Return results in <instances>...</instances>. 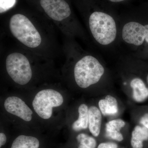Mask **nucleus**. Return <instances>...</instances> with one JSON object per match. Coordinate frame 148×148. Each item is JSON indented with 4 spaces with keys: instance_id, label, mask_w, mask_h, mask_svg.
I'll use <instances>...</instances> for the list:
<instances>
[{
    "instance_id": "19",
    "label": "nucleus",
    "mask_w": 148,
    "mask_h": 148,
    "mask_svg": "<svg viewBox=\"0 0 148 148\" xmlns=\"http://www.w3.org/2000/svg\"><path fill=\"white\" fill-rule=\"evenodd\" d=\"M110 1L111 2L113 3H119L123 1H125V0H108Z\"/></svg>"
},
{
    "instance_id": "1",
    "label": "nucleus",
    "mask_w": 148,
    "mask_h": 148,
    "mask_svg": "<svg viewBox=\"0 0 148 148\" xmlns=\"http://www.w3.org/2000/svg\"><path fill=\"white\" fill-rule=\"evenodd\" d=\"M12 34L22 45L32 49L38 48L42 43L40 33L27 16L16 14L12 16L9 23Z\"/></svg>"
},
{
    "instance_id": "18",
    "label": "nucleus",
    "mask_w": 148,
    "mask_h": 148,
    "mask_svg": "<svg viewBox=\"0 0 148 148\" xmlns=\"http://www.w3.org/2000/svg\"><path fill=\"white\" fill-rule=\"evenodd\" d=\"M6 140L5 135L3 133L1 132L0 133V147H1L5 144Z\"/></svg>"
},
{
    "instance_id": "22",
    "label": "nucleus",
    "mask_w": 148,
    "mask_h": 148,
    "mask_svg": "<svg viewBox=\"0 0 148 148\" xmlns=\"http://www.w3.org/2000/svg\"><path fill=\"white\" fill-rule=\"evenodd\" d=\"M147 83L148 84V74L147 76Z\"/></svg>"
},
{
    "instance_id": "2",
    "label": "nucleus",
    "mask_w": 148,
    "mask_h": 148,
    "mask_svg": "<svg viewBox=\"0 0 148 148\" xmlns=\"http://www.w3.org/2000/svg\"><path fill=\"white\" fill-rule=\"evenodd\" d=\"M105 72L98 58L91 54H85L75 64L74 77L79 87L86 88L99 82Z\"/></svg>"
},
{
    "instance_id": "10",
    "label": "nucleus",
    "mask_w": 148,
    "mask_h": 148,
    "mask_svg": "<svg viewBox=\"0 0 148 148\" xmlns=\"http://www.w3.org/2000/svg\"><path fill=\"white\" fill-rule=\"evenodd\" d=\"M101 112L104 116L113 115L118 112V103L116 99L111 95L106 96L98 103Z\"/></svg>"
},
{
    "instance_id": "21",
    "label": "nucleus",
    "mask_w": 148,
    "mask_h": 148,
    "mask_svg": "<svg viewBox=\"0 0 148 148\" xmlns=\"http://www.w3.org/2000/svg\"><path fill=\"white\" fill-rule=\"evenodd\" d=\"M147 44L148 45V36H147V38H146L145 40V43H144V44L145 43Z\"/></svg>"
},
{
    "instance_id": "16",
    "label": "nucleus",
    "mask_w": 148,
    "mask_h": 148,
    "mask_svg": "<svg viewBox=\"0 0 148 148\" xmlns=\"http://www.w3.org/2000/svg\"><path fill=\"white\" fill-rule=\"evenodd\" d=\"M116 143H102L98 146V148H117Z\"/></svg>"
},
{
    "instance_id": "9",
    "label": "nucleus",
    "mask_w": 148,
    "mask_h": 148,
    "mask_svg": "<svg viewBox=\"0 0 148 148\" xmlns=\"http://www.w3.org/2000/svg\"><path fill=\"white\" fill-rule=\"evenodd\" d=\"M125 125V122L121 119L113 120L108 122L106 124V136L119 142L122 141L123 136L120 131Z\"/></svg>"
},
{
    "instance_id": "14",
    "label": "nucleus",
    "mask_w": 148,
    "mask_h": 148,
    "mask_svg": "<svg viewBox=\"0 0 148 148\" xmlns=\"http://www.w3.org/2000/svg\"><path fill=\"white\" fill-rule=\"evenodd\" d=\"M77 139L81 145L86 146L88 148H95L96 142L94 138L87 135L82 133L77 136Z\"/></svg>"
},
{
    "instance_id": "3",
    "label": "nucleus",
    "mask_w": 148,
    "mask_h": 148,
    "mask_svg": "<svg viewBox=\"0 0 148 148\" xmlns=\"http://www.w3.org/2000/svg\"><path fill=\"white\" fill-rule=\"evenodd\" d=\"M6 69L12 79L21 85L27 84L32 77V71L29 59L19 52H13L7 56Z\"/></svg>"
},
{
    "instance_id": "11",
    "label": "nucleus",
    "mask_w": 148,
    "mask_h": 148,
    "mask_svg": "<svg viewBox=\"0 0 148 148\" xmlns=\"http://www.w3.org/2000/svg\"><path fill=\"white\" fill-rule=\"evenodd\" d=\"M148 140V129L145 126L137 125L132 134L131 144L133 148H143L144 141Z\"/></svg>"
},
{
    "instance_id": "15",
    "label": "nucleus",
    "mask_w": 148,
    "mask_h": 148,
    "mask_svg": "<svg viewBox=\"0 0 148 148\" xmlns=\"http://www.w3.org/2000/svg\"><path fill=\"white\" fill-rule=\"evenodd\" d=\"M16 0H0V13H3L12 8Z\"/></svg>"
},
{
    "instance_id": "4",
    "label": "nucleus",
    "mask_w": 148,
    "mask_h": 148,
    "mask_svg": "<svg viewBox=\"0 0 148 148\" xmlns=\"http://www.w3.org/2000/svg\"><path fill=\"white\" fill-rule=\"evenodd\" d=\"M64 98L60 92L51 89L38 92L32 103L34 110L39 116L45 119L50 118L54 107L61 106Z\"/></svg>"
},
{
    "instance_id": "17",
    "label": "nucleus",
    "mask_w": 148,
    "mask_h": 148,
    "mask_svg": "<svg viewBox=\"0 0 148 148\" xmlns=\"http://www.w3.org/2000/svg\"><path fill=\"white\" fill-rule=\"evenodd\" d=\"M140 123L148 129V113L145 114L140 120Z\"/></svg>"
},
{
    "instance_id": "5",
    "label": "nucleus",
    "mask_w": 148,
    "mask_h": 148,
    "mask_svg": "<svg viewBox=\"0 0 148 148\" xmlns=\"http://www.w3.org/2000/svg\"><path fill=\"white\" fill-rule=\"evenodd\" d=\"M40 4L48 16L56 22L66 21L71 14V8L65 0H40Z\"/></svg>"
},
{
    "instance_id": "12",
    "label": "nucleus",
    "mask_w": 148,
    "mask_h": 148,
    "mask_svg": "<svg viewBox=\"0 0 148 148\" xmlns=\"http://www.w3.org/2000/svg\"><path fill=\"white\" fill-rule=\"evenodd\" d=\"M39 145V142L37 138L21 135L14 140L11 148H38Z\"/></svg>"
},
{
    "instance_id": "13",
    "label": "nucleus",
    "mask_w": 148,
    "mask_h": 148,
    "mask_svg": "<svg viewBox=\"0 0 148 148\" xmlns=\"http://www.w3.org/2000/svg\"><path fill=\"white\" fill-rule=\"evenodd\" d=\"M78 119L73 123V129L78 131L87 128L88 125V109L85 104H82L78 109Z\"/></svg>"
},
{
    "instance_id": "20",
    "label": "nucleus",
    "mask_w": 148,
    "mask_h": 148,
    "mask_svg": "<svg viewBox=\"0 0 148 148\" xmlns=\"http://www.w3.org/2000/svg\"><path fill=\"white\" fill-rule=\"evenodd\" d=\"M78 148H88L87 147H86V146L83 145H80L79 147Z\"/></svg>"
},
{
    "instance_id": "6",
    "label": "nucleus",
    "mask_w": 148,
    "mask_h": 148,
    "mask_svg": "<svg viewBox=\"0 0 148 148\" xmlns=\"http://www.w3.org/2000/svg\"><path fill=\"white\" fill-rule=\"evenodd\" d=\"M4 107L8 113L25 121H29L32 119L33 112L20 98L15 96L8 97L5 101Z\"/></svg>"
},
{
    "instance_id": "8",
    "label": "nucleus",
    "mask_w": 148,
    "mask_h": 148,
    "mask_svg": "<svg viewBox=\"0 0 148 148\" xmlns=\"http://www.w3.org/2000/svg\"><path fill=\"white\" fill-rule=\"evenodd\" d=\"M102 114L101 112L95 106L88 109V125L90 132L93 136L97 137L101 131Z\"/></svg>"
},
{
    "instance_id": "7",
    "label": "nucleus",
    "mask_w": 148,
    "mask_h": 148,
    "mask_svg": "<svg viewBox=\"0 0 148 148\" xmlns=\"http://www.w3.org/2000/svg\"><path fill=\"white\" fill-rule=\"evenodd\" d=\"M132 88V97L135 101L143 102L148 98V88L144 81L139 77H134L130 83Z\"/></svg>"
}]
</instances>
